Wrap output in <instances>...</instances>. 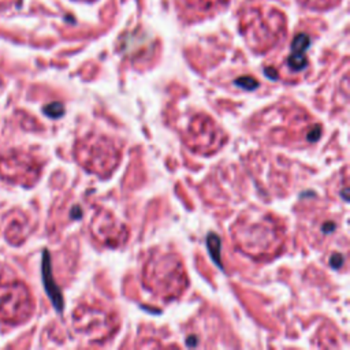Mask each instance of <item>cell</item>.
<instances>
[{"instance_id":"6","label":"cell","mask_w":350,"mask_h":350,"mask_svg":"<svg viewBox=\"0 0 350 350\" xmlns=\"http://www.w3.org/2000/svg\"><path fill=\"white\" fill-rule=\"evenodd\" d=\"M44 278H45V287H46V291L53 302V305L56 306L57 310H62V306H63V298H62V294L59 291V288L56 287V284L53 283L52 280V276H51V269H49V262H48V256L45 253V262H44Z\"/></svg>"},{"instance_id":"13","label":"cell","mask_w":350,"mask_h":350,"mask_svg":"<svg viewBox=\"0 0 350 350\" xmlns=\"http://www.w3.org/2000/svg\"><path fill=\"white\" fill-rule=\"evenodd\" d=\"M329 262H331V267H332V268H340L342 264L345 262V258H343V256H340V254H332Z\"/></svg>"},{"instance_id":"16","label":"cell","mask_w":350,"mask_h":350,"mask_svg":"<svg viewBox=\"0 0 350 350\" xmlns=\"http://www.w3.org/2000/svg\"><path fill=\"white\" fill-rule=\"evenodd\" d=\"M0 90H1V81H0Z\"/></svg>"},{"instance_id":"15","label":"cell","mask_w":350,"mask_h":350,"mask_svg":"<svg viewBox=\"0 0 350 350\" xmlns=\"http://www.w3.org/2000/svg\"><path fill=\"white\" fill-rule=\"evenodd\" d=\"M77 1H85V3H92V1H96V0H77Z\"/></svg>"},{"instance_id":"1","label":"cell","mask_w":350,"mask_h":350,"mask_svg":"<svg viewBox=\"0 0 350 350\" xmlns=\"http://www.w3.org/2000/svg\"><path fill=\"white\" fill-rule=\"evenodd\" d=\"M286 26L283 11L264 0H250L239 10V30L254 51L275 46L286 36Z\"/></svg>"},{"instance_id":"14","label":"cell","mask_w":350,"mask_h":350,"mask_svg":"<svg viewBox=\"0 0 350 350\" xmlns=\"http://www.w3.org/2000/svg\"><path fill=\"white\" fill-rule=\"evenodd\" d=\"M334 230H335V223H332V221L325 223V224L323 226V228H321V231H323L324 234H331Z\"/></svg>"},{"instance_id":"7","label":"cell","mask_w":350,"mask_h":350,"mask_svg":"<svg viewBox=\"0 0 350 350\" xmlns=\"http://www.w3.org/2000/svg\"><path fill=\"white\" fill-rule=\"evenodd\" d=\"M304 7H308L310 10H328L335 7L340 0H298Z\"/></svg>"},{"instance_id":"2","label":"cell","mask_w":350,"mask_h":350,"mask_svg":"<svg viewBox=\"0 0 350 350\" xmlns=\"http://www.w3.org/2000/svg\"><path fill=\"white\" fill-rule=\"evenodd\" d=\"M34 310V302L27 286L16 279L0 280V321L21 324Z\"/></svg>"},{"instance_id":"11","label":"cell","mask_w":350,"mask_h":350,"mask_svg":"<svg viewBox=\"0 0 350 350\" xmlns=\"http://www.w3.org/2000/svg\"><path fill=\"white\" fill-rule=\"evenodd\" d=\"M44 112L51 118H59V116L63 115L64 109H63V105L60 103H51V104L44 107Z\"/></svg>"},{"instance_id":"12","label":"cell","mask_w":350,"mask_h":350,"mask_svg":"<svg viewBox=\"0 0 350 350\" xmlns=\"http://www.w3.org/2000/svg\"><path fill=\"white\" fill-rule=\"evenodd\" d=\"M235 83L246 90H252V89H256L258 86V82L256 79H253L252 77H242V78H238L235 81Z\"/></svg>"},{"instance_id":"3","label":"cell","mask_w":350,"mask_h":350,"mask_svg":"<svg viewBox=\"0 0 350 350\" xmlns=\"http://www.w3.org/2000/svg\"><path fill=\"white\" fill-rule=\"evenodd\" d=\"M41 165L36 157L22 150L0 156V178L25 187L33 186L40 176Z\"/></svg>"},{"instance_id":"9","label":"cell","mask_w":350,"mask_h":350,"mask_svg":"<svg viewBox=\"0 0 350 350\" xmlns=\"http://www.w3.org/2000/svg\"><path fill=\"white\" fill-rule=\"evenodd\" d=\"M308 46H309V37L304 33H299L291 44V53H304Z\"/></svg>"},{"instance_id":"4","label":"cell","mask_w":350,"mask_h":350,"mask_svg":"<svg viewBox=\"0 0 350 350\" xmlns=\"http://www.w3.org/2000/svg\"><path fill=\"white\" fill-rule=\"evenodd\" d=\"M4 235L11 243H22L27 235V220L21 212H12L7 217Z\"/></svg>"},{"instance_id":"5","label":"cell","mask_w":350,"mask_h":350,"mask_svg":"<svg viewBox=\"0 0 350 350\" xmlns=\"http://www.w3.org/2000/svg\"><path fill=\"white\" fill-rule=\"evenodd\" d=\"M187 8L198 12H213L226 7L230 0H180Z\"/></svg>"},{"instance_id":"10","label":"cell","mask_w":350,"mask_h":350,"mask_svg":"<svg viewBox=\"0 0 350 350\" xmlns=\"http://www.w3.org/2000/svg\"><path fill=\"white\" fill-rule=\"evenodd\" d=\"M288 67L294 71H301L305 68L306 66V57L304 56V53H291L288 60Z\"/></svg>"},{"instance_id":"8","label":"cell","mask_w":350,"mask_h":350,"mask_svg":"<svg viewBox=\"0 0 350 350\" xmlns=\"http://www.w3.org/2000/svg\"><path fill=\"white\" fill-rule=\"evenodd\" d=\"M206 245H208V247L211 250V257L221 268V262H220V239L215 234H209L208 238H206Z\"/></svg>"}]
</instances>
